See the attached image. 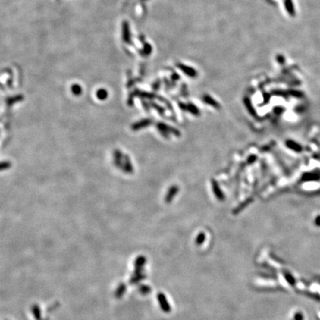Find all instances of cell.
<instances>
[{
  "instance_id": "cell-9",
  "label": "cell",
  "mask_w": 320,
  "mask_h": 320,
  "mask_svg": "<svg viewBox=\"0 0 320 320\" xmlns=\"http://www.w3.org/2000/svg\"><path fill=\"white\" fill-rule=\"evenodd\" d=\"M203 99H204V101L206 103H208V104L211 105L215 107V108H218L217 102H216L215 101L214 99H213L211 98V96H208V95H206V96H205L204 97H203Z\"/></svg>"
},
{
  "instance_id": "cell-8",
  "label": "cell",
  "mask_w": 320,
  "mask_h": 320,
  "mask_svg": "<svg viewBox=\"0 0 320 320\" xmlns=\"http://www.w3.org/2000/svg\"><path fill=\"white\" fill-rule=\"evenodd\" d=\"M139 291L142 295H147L150 293L151 291V288L150 286L145 285V284H140L139 286Z\"/></svg>"
},
{
  "instance_id": "cell-10",
  "label": "cell",
  "mask_w": 320,
  "mask_h": 320,
  "mask_svg": "<svg viewBox=\"0 0 320 320\" xmlns=\"http://www.w3.org/2000/svg\"><path fill=\"white\" fill-rule=\"evenodd\" d=\"M205 240V234L204 233H200V234L197 236V238H196V243L198 245H202L203 242H204Z\"/></svg>"
},
{
  "instance_id": "cell-15",
  "label": "cell",
  "mask_w": 320,
  "mask_h": 320,
  "mask_svg": "<svg viewBox=\"0 0 320 320\" xmlns=\"http://www.w3.org/2000/svg\"><path fill=\"white\" fill-rule=\"evenodd\" d=\"M45 320H48V318H47V319H45Z\"/></svg>"
},
{
  "instance_id": "cell-13",
  "label": "cell",
  "mask_w": 320,
  "mask_h": 320,
  "mask_svg": "<svg viewBox=\"0 0 320 320\" xmlns=\"http://www.w3.org/2000/svg\"><path fill=\"white\" fill-rule=\"evenodd\" d=\"M294 319H295V320H302L303 319V316H302L301 313H296L295 314V316H294Z\"/></svg>"
},
{
  "instance_id": "cell-1",
  "label": "cell",
  "mask_w": 320,
  "mask_h": 320,
  "mask_svg": "<svg viewBox=\"0 0 320 320\" xmlns=\"http://www.w3.org/2000/svg\"><path fill=\"white\" fill-rule=\"evenodd\" d=\"M146 262V258L144 256H138L135 260L134 262V269L133 274H143V268Z\"/></svg>"
},
{
  "instance_id": "cell-5",
  "label": "cell",
  "mask_w": 320,
  "mask_h": 320,
  "mask_svg": "<svg viewBox=\"0 0 320 320\" xmlns=\"http://www.w3.org/2000/svg\"><path fill=\"white\" fill-rule=\"evenodd\" d=\"M126 292V284L124 283H120L116 288L115 291V296L117 299H121L124 296Z\"/></svg>"
},
{
  "instance_id": "cell-6",
  "label": "cell",
  "mask_w": 320,
  "mask_h": 320,
  "mask_svg": "<svg viewBox=\"0 0 320 320\" xmlns=\"http://www.w3.org/2000/svg\"><path fill=\"white\" fill-rule=\"evenodd\" d=\"M284 5H285V8L288 12V14L290 15L293 16L294 14H295V11H294L292 0H284Z\"/></svg>"
},
{
  "instance_id": "cell-7",
  "label": "cell",
  "mask_w": 320,
  "mask_h": 320,
  "mask_svg": "<svg viewBox=\"0 0 320 320\" xmlns=\"http://www.w3.org/2000/svg\"><path fill=\"white\" fill-rule=\"evenodd\" d=\"M213 191H214V193H215V195H216V196L217 197L218 199H222L223 194H222V191L220 190V188H219V186H218L217 183H216V182H213Z\"/></svg>"
},
{
  "instance_id": "cell-12",
  "label": "cell",
  "mask_w": 320,
  "mask_h": 320,
  "mask_svg": "<svg viewBox=\"0 0 320 320\" xmlns=\"http://www.w3.org/2000/svg\"><path fill=\"white\" fill-rule=\"evenodd\" d=\"M245 105H246L247 108H248L249 111H250V112L251 113V114H254V111H253V108H251L252 106H251V104H250V100L246 99V100H245Z\"/></svg>"
},
{
  "instance_id": "cell-11",
  "label": "cell",
  "mask_w": 320,
  "mask_h": 320,
  "mask_svg": "<svg viewBox=\"0 0 320 320\" xmlns=\"http://www.w3.org/2000/svg\"><path fill=\"white\" fill-rule=\"evenodd\" d=\"M284 276H285L286 280H287L290 284L293 285L294 279H293V278L292 277V276H290V274H284Z\"/></svg>"
},
{
  "instance_id": "cell-3",
  "label": "cell",
  "mask_w": 320,
  "mask_h": 320,
  "mask_svg": "<svg viewBox=\"0 0 320 320\" xmlns=\"http://www.w3.org/2000/svg\"><path fill=\"white\" fill-rule=\"evenodd\" d=\"M178 66H179V68L182 71V72L185 73L186 75L189 76V77H193H193H196V74H197L196 71L193 68H192V67H188V66H186V65H185V64H178Z\"/></svg>"
},
{
  "instance_id": "cell-4",
  "label": "cell",
  "mask_w": 320,
  "mask_h": 320,
  "mask_svg": "<svg viewBox=\"0 0 320 320\" xmlns=\"http://www.w3.org/2000/svg\"><path fill=\"white\" fill-rule=\"evenodd\" d=\"M31 311L36 320H42L41 309L38 305H33L31 308Z\"/></svg>"
},
{
  "instance_id": "cell-14",
  "label": "cell",
  "mask_w": 320,
  "mask_h": 320,
  "mask_svg": "<svg viewBox=\"0 0 320 320\" xmlns=\"http://www.w3.org/2000/svg\"><path fill=\"white\" fill-rule=\"evenodd\" d=\"M190 111H192V113H193V114H198V113H199V111H198V110H197V108H196V107H195V106H193V105H190Z\"/></svg>"
},
{
  "instance_id": "cell-2",
  "label": "cell",
  "mask_w": 320,
  "mask_h": 320,
  "mask_svg": "<svg viewBox=\"0 0 320 320\" xmlns=\"http://www.w3.org/2000/svg\"><path fill=\"white\" fill-rule=\"evenodd\" d=\"M157 299H158V301H159L160 307H161L162 310L163 311L165 312V313H168V312L171 311V306H170L168 301L167 298H166L165 295L164 293H158Z\"/></svg>"
}]
</instances>
